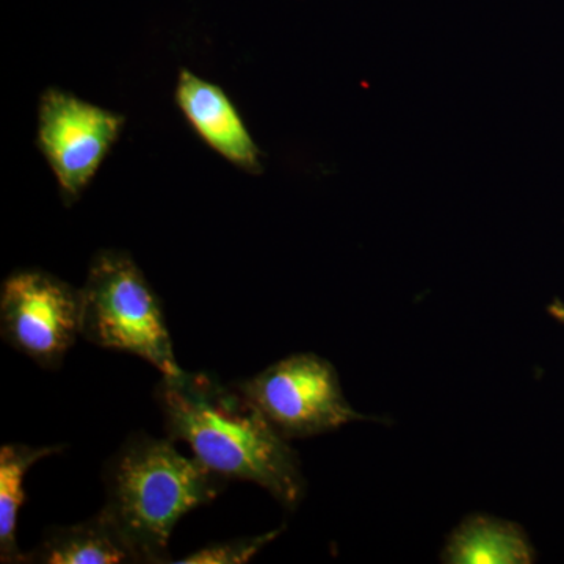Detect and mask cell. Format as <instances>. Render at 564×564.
I'll return each mask as SVG.
<instances>
[{
    "label": "cell",
    "instance_id": "cell-1",
    "mask_svg": "<svg viewBox=\"0 0 564 564\" xmlns=\"http://www.w3.org/2000/svg\"><path fill=\"white\" fill-rule=\"evenodd\" d=\"M166 433L226 480L261 486L288 510L306 491L299 454L236 384L207 373L163 377L155 388Z\"/></svg>",
    "mask_w": 564,
    "mask_h": 564
},
{
    "label": "cell",
    "instance_id": "cell-2",
    "mask_svg": "<svg viewBox=\"0 0 564 564\" xmlns=\"http://www.w3.org/2000/svg\"><path fill=\"white\" fill-rule=\"evenodd\" d=\"M228 481L195 456L182 455L172 437L133 433L104 467L102 510L137 563H173L174 525L182 516L217 499Z\"/></svg>",
    "mask_w": 564,
    "mask_h": 564
},
{
    "label": "cell",
    "instance_id": "cell-3",
    "mask_svg": "<svg viewBox=\"0 0 564 564\" xmlns=\"http://www.w3.org/2000/svg\"><path fill=\"white\" fill-rule=\"evenodd\" d=\"M80 300V336L87 343L139 356L163 377L184 372L174 355L162 304L131 254L96 252Z\"/></svg>",
    "mask_w": 564,
    "mask_h": 564
},
{
    "label": "cell",
    "instance_id": "cell-4",
    "mask_svg": "<svg viewBox=\"0 0 564 564\" xmlns=\"http://www.w3.org/2000/svg\"><path fill=\"white\" fill-rule=\"evenodd\" d=\"M234 384L285 440L317 436L347 423L372 421L347 402L337 370L314 352L288 356Z\"/></svg>",
    "mask_w": 564,
    "mask_h": 564
},
{
    "label": "cell",
    "instance_id": "cell-5",
    "mask_svg": "<svg viewBox=\"0 0 564 564\" xmlns=\"http://www.w3.org/2000/svg\"><path fill=\"white\" fill-rule=\"evenodd\" d=\"M80 289L43 272L18 270L0 291V333L41 369H61L80 336Z\"/></svg>",
    "mask_w": 564,
    "mask_h": 564
},
{
    "label": "cell",
    "instance_id": "cell-6",
    "mask_svg": "<svg viewBox=\"0 0 564 564\" xmlns=\"http://www.w3.org/2000/svg\"><path fill=\"white\" fill-rule=\"evenodd\" d=\"M126 118L61 88H47L39 106V147L65 203L76 202L120 139Z\"/></svg>",
    "mask_w": 564,
    "mask_h": 564
},
{
    "label": "cell",
    "instance_id": "cell-7",
    "mask_svg": "<svg viewBox=\"0 0 564 564\" xmlns=\"http://www.w3.org/2000/svg\"><path fill=\"white\" fill-rule=\"evenodd\" d=\"M174 99L185 120L207 147L243 172H262V152L242 115L221 87L191 69H181Z\"/></svg>",
    "mask_w": 564,
    "mask_h": 564
},
{
    "label": "cell",
    "instance_id": "cell-8",
    "mask_svg": "<svg viewBox=\"0 0 564 564\" xmlns=\"http://www.w3.org/2000/svg\"><path fill=\"white\" fill-rule=\"evenodd\" d=\"M137 563L131 549L101 510L79 524L52 527L35 551L24 554L22 564Z\"/></svg>",
    "mask_w": 564,
    "mask_h": 564
},
{
    "label": "cell",
    "instance_id": "cell-9",
    "mask_svg": "<svg viewBox=\"0 0 564 564\" xmlns=\"http://www.w3.org/2000/svg\"><path fill=\"white\" fill-rule=\"evenodd\" d=\"M536 560L521 525L489 514H473L456 527L441 562L447 564H530Z\"/></svg>",
    "mask_w": 564,
    "mask_h": 564
},
{
    "label": "cell",
    "instance_id": "cell-10",
    "mask_svg": "<svg viewBox=\"0 0 564 564\" xmlns=\"http://www.w3.org/2000/svg\"><path fill=\"white\" fill-rule=\"evenodd\" d=\"M65 445L32 447L6 444L0 448V562L22 564L24 554L17 540L18 516L24 503V478L29 470L47 456L61 454Z\"/></svg>",
    "mask_w": 564,
    "mask_h": 564
},
{
    "label": "cell",
    "instance_id": "cell-11",
    "mask_svg": "<svg viewBox=\"0 0 564 564\" xmlns=\"http://www.w3.org/2000/svg\"><path fill=\"white\" fill-rule=\"evenodd\" d=\"M282 529L259 534V536L236 538V540L215 543L193 552L185 558L177 560L180 564H243L259 554L272 541L280 536Z\"/></svg>",
    "mask_w": 564,
    "mask_h": 564
},
{
    "label": "cell",
    "instance_id": "cell-12",
    "mask_svg": "<svg viewBox=\"0 0 564 564\" xmlns=\"http://www.w3.org/2000/svg\"><path fill=\"white\" fill-rule=\"evenodd\" d=\"M547 313L552 315V317L555 318V321H558L560 323H563L564 325V303L562 300H554L551 304L547 306Z\"/></svg>",
    "mask_w": 564,
    "mask_h": 564
}]
</instances>
